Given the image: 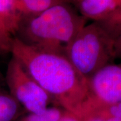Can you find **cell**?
Segmentation results:
<instances>
[{"mask_svg":"<svg viewBox=\"0 0 121 121\" xmlns=\"http://www.w3.org/2000/svg\"><path fill=\"white\" fill-rule=\"evenodd\" d=\"M10 52L53 102L81 119L91 98L88 79L65 55L39 51L17 38L13 39Z\"/></svg>","mask_w":121,"mask_h":121,"instance_id":"cell-1","label":"cell"},{"mask_svg":"<svg viewBox=\"0 0 121 121\" xmlns=\"http://www.w3.org/2000/svg\"><path fill=\"white\" fill-rule=\"evenodd\" d=\"M87 21L72 5L62 1L38 15L22 17L15 38L39 51L65 55Z\"/></svg>","mask_w":121,"mask_h":121,"instance_id":"cell-2","label":"cell"},{"mask_svg":"<svg viewBox=\"0 0 121 121\" xmlns=\"http://www.w3.org/2000/svg\"><path fill=\"white\" fill-rule=\"evenodd\" d=\"M65 55L87 79L114 63V40L96 21L87 24L69 43Z\"/></svg>","mask_w":121,"mask_h":121,"instance_id":"cell-3","label":"cell"},{"mask_svg":"<svg viewBox=\"0 0 121 121\" xmlns=\"http://www.w3.org/2000/svg\"><path fill=\"white\" fill-rule=\"evenodd\" d=\"M5 82L10 95L29 113L43 112L52 102L47 93L12 56L7 65Z\"/></svg>","mask_w":121,"mask_h":121,"instance_id":"cell-4","label":"cell"},{"mask_svg":"<svg viewBox=\"0 0 121 121\" xmlns=\"http://www.w3.org/2000/svg\"><path fill=\"white\" fill-rule=\"evenodd\" d=\"M91 104L110 105L121 102V63L99 69L88 79Z\"/></svg>","mask_w":121,"mask_h":121,"instance_id":"cell-5","label":"cell"},{"mask_svg":"<svg viewBox=\"0 0 121 121\" xmlns=\"http://www.w3.org/2000/svg\"><path fill=\"white\" fill-rule=\"evenodd\" d=\"M72 5L88 20L98 22L121 8V0H80Z\"/></svg>","mask_w":121,"mask_h":121,"instance_id":"cell-6","label":"cell"},{"mask_svg":"<svg viewBox=\"0 0 121 121\" xmlns=\"http://www.w3.org/2000/svg\"><path fill=\"white\" fill-rule=\"evenodd\" d=\"M21 18L15 7V0H0V28L9 38L16 37Z\"/></svg>","mask_w":121,"mask_h":121,"instance_id":"cell-7","label":"cell"},{"mask_svg":"<svg viewBox=\"0 0 121 121\" xmlns=\"http://www.w3.org/2000/svg\"><path fill=\"white\" fill-rule=\"evenodd\" d=\"M62 0H15V7L21 17L38 15Z\"/></svg>","mask_w":121,"mask_h":121,"instance_id":"cell-8","label":"cell"},{"mask_svg":"<svg viewBox=\"0 0 121 121\" xmlns=\"http://www.w3.org/2000/svg\"><path fill=\"white\" fill-rule=\"evenodd\" d=\"M22 107L10 94L0 87V121H13Z\"/></svg>","mask_w":121,"mask_h":121,"instance_id":"cell-9","label":"cell"},{"mask_svg":"<svg viewBox=\"0 0 121 121\" xmlns=\"http://www.w3.org/2000/svg\"><path fill=\"white\" fill-rule=\"evenodd\" d=\"M98 117L103 121H121V102L95 106L90 117Z\"/></svg>","mask_w":121,"mask_h":121,"instance_id":"cell-10","label":"cell"},{"mask_svg":"<svg viewBox=\"0 0 121 121\" xmlns=\"http://www.w3.org/2000/svg\"><path fill=\"white\" fill-rule=\"evenodd\" d=\"M65 112V110L59 106L48 107L43 112L29 113L13 121H58Z\"/></svg>","mask_w":121,"mask_h":121,"instance_id":"cell-11","label":"cell"},{"mask_svg":"<svg viewBox=\"0 0 121 121\" xmlns=\"http://www.w3.org/2000/svg\"><path fill=\"white\" fill-rule=\"evenodd\" d=\"M98 22L108 35L115 40L121 32V8Z\"/></svg>","mask_w":121,"mask_h":121,"instance_id":"cell-12","label":"cell"},{"mask_svg":"<svg viewBox=\"0 0 121 121\" xmlns=\"http://www.w3.org/2000/svg\"><path fill=\"white\" fill-rule=\"evenodd\" d=\"M13 39L9 38L8 36L5 35L4 32L0 28V53L1 55L10 52Z\"/></svg>","mask_w":121,"mask_h":121,"instance_id":"cell-13","label":"cell"},{"mask_svg":"<svg viewBox=\"0 0 121 121\" xmlns=\"http://www.w3.org/2000/svg\"><path fill=\"white\" fill-rule=\"evenodd\" d=\"M114 53L116 59H121V32L114 40Z\"/></svg>","mask_w":121,"mask_h":121,"instance_id":"cell-14","label":"cell"},{"mask_svg":"<svg viewBox=\"0 0 121 121\" xmlns=\"http://www.w3.org/2000/svg\"><path fill=\"white\" fill-rule=\"evenodd\" d=\"M58 121H81L80 119L72 113L65 111Z\"/></svg>","mask_w":121,"mask_h":121,"instance_id":"cell-15","label":"cell"},{"mask_svg":"<svg viewBox=\"0 0 121 121\" xmlns=\"http://www.w3.org/2000/svg\"><path fill=\"white\" fill-rule=\"evenodd\" d=\"M84 121H103L101 118H99L98 117H90V118H87L86 120H85Z\"/></svg>","mask_w":121,"mask_h":121,"instance_id":"cell-16","label":"cell"},{"mask_svg":"<svg viewBox=\"0 0 121 121\" xmlns=\"http://www.w3.org/2000/svg\"><path fill=\"white\" fill-rule=\"evenodd\" d=\"M62 1H64V2L67 3V4H69L73 5V4H75V2H77L78 1H80V0H62Z\"/></svg>","mask_w":121,"mask_h":121,"instance_id":"cell-17","label":"cell"},{"mask_svg":"<svg viewBox=\"0 0 121 121\" xmlns=\"http://www.w3.org/2000/svg\"><path fill=\"white\" fill-rule=\"evenodd\" d=\"M4 81H3V79H2V77H1V74H0V87H1V83L3 82Z\"/></svg>","mask_w":121,"mask_h":121,"instance_id":"cell-18","label":"cell"}]
</instances>
